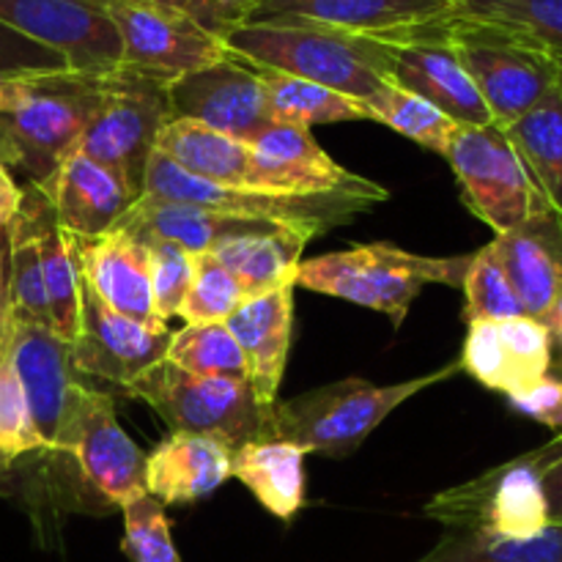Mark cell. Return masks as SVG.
Wrapping results in <instances>:
<instances>
[{
  "label": "cell",
  "mask_w": 562,
  "mask_h": 562,
  "mask_svg": "<svg viewBox=\"0 0 562 562\" xmlns=\"http://www.w3.org/2000/svg\"><path fill=\"white\" fill-rule=\"evenodd\" d=\"M102 77L33 71L0 77V162L42 184L80 148Z\"/></svg>",
  "instance_id": "obj_1"
},
{
  "label": "cell",
  "mask_w": 562,
  "mask_h": 562,
  "mask_svg": "<svg viewBox=\"0 0 562 562\" xmlns=\"http://www.w3.org/2000/svg\"><path fill=\"white\" fill-rule=\"evenodd\" d=\"M225 47L247 64L316 82L357 102L387 86L393 71L390 42L302 20L247 22L225 38Z\"/></svg>",
  "instance_id": "obj_2"
},
{
  "label": "cell",
  "mask_w": 562,
  "mask_h": 562,
  "mask_svg": "<svg viewBox=\"0 0 562 562\" xmlns=\"http://www.w3.org/2000/svg\"><path fill=\"white\" fill-rule=\"evenodd\" d=\"M470 261L472 252L431 258L406 252L390 241H373V245H357L351 250L327 252V256L302 261L294 285L376 311L387 316L395 327H401L412 302L428 283L456 289L464 283Z\"/></svg>",
  "instance_id": "obj_3"
},
{
  "label": "cell",
  "mask_w": 562,
  "mask_h": 562,
  "mask_svg": "<svg viewBox=\"0 0 562 562\" xmlns=\"http://www.w3.org/2000/svg\"><path fill=\"white\" fill-rule=\"evenodd\" d=\"M459 371V362H450L426 376L387 387L366 379H344L296 398L278 401L272 409V434L274 439H285L302 448L307 456L322 453L327 459H349L401 404Z\"/></svg>",
  "instance_id": "obj_4"
},
{
  "label": "cell",
  "mask_w": 562,
  "mask_h": 562,
  "mask_svg": "<svg viewBox=\"0 0 562 562\" xmlns=\"http://www.w3.org/2000/svg\"><path fill=\"white\" fill-rule=\"evenodd\" d=\"M143 195L162 198V201L190 203L209 212L228 214V217L269 223L291 234L305 236L307 241L338 225L351 223L357 214L379 206V198L333 192V195H296V192H269L252 187H220L195 179L176 168L159 151L151 154L143 176Z\"/></svg>",
  "instance_id": "obj_5"
},
{
  "label": "cell",
  "mask_w": 562,
  "mask_h": 562,
  "mask_svg": "<svg viewBox=\"0 0 562 562\" xmlns=\"http://www.w3.org/2000/svg\"><path fill=\"white\" fill-rule=\"evenodd\" d=\"M151 406L170 431L212 437L236 450L252 439H272V409L241 379L198 376L162 360L126 387Z\"/></svg>",
  "instance_id": "obj_6"
},
{
  "label": "cell",
  "mask_w": 562,
  "mask_h": 562,
  "mask_svg": "<svg viewBox=\"0 0 562 562\" xmlns=\"http://www.w3.org/2000/svg\"><path fill=\"white\" fill-rule=\"evenodd\" d=\"M448 38L503 130L562 82L558 55L508 27L453 16Z\"/></svg>",
  "instance_id": "obj_7"
},
{
  "label": "cell",
  "mask_w": 562,
  "mask_h": 562,
  "mask_svg": "<svg viewBox=\"0 0 562 562\" xmlns=\"http://www.w3.org/2000/svg\"><path fill=\"white\" fill-rule=\"evenodd\" d=\"M554 459L543 448L483 472L475 481L439 492L426 505V516L445 525V532H492L505 538L541 536L549 519L543 467Z\"/></svg>",
  "instance_id": "obj_8"
},
{
  "label": "cell",
  "mask_w": 562,
  "mask_h": 562,
  "mask_svg": "<svg viewBox=\"0 0 562 562\" xmlns=\"http://www.w3.org/2000/svg\"><path fill=\"white\" fill-rule=\"evenodd\" d=\"M170 121L168 82L119 66L102 77V93L80 151L108 165L137 198L159 130Z\"/></svg>",
  "instance_id": "obj_9"
},
{
  "label": "cell",
  "mask_w": 562,
  "mask_h": 562,
  "mask_svg": "<svg viewBox=\"0 0 562 562\" xmlns=\"http://www.w3.org/2000/svg\"><path fill=\"white\" fill-rule=\"evenodd\" d=\"M445 159L461 187V201L497 236L549 209L519 151L497 124L459 126Z\"/></svg>",
  "instance_id": "obj_10"
},
{
  "label": "cell",
  "mask_w": 562,
  "mask_h": 562,
  "mask_svg": "<svg viewBox=\"0 0 562 562\" xmlns=\"http://www.w3.org/2000/svg\"><path fill=\"white\" fill-rule=\"evenodd\" d=\"M121 38V66L173 82L228 58V47L187 11L154 0H108Z\"/></svg>",
  "instance_id": "obj_11"
},
{
  "label": "cell",
  "mask_w": 562,
  "mask_h": 562,
  "mask_svg": "<svg viewBox=\"0 0 562 562\" xmlns=\"http://www.w3.org/2000/svg\"><path fill=\"white\" fill-rule=\"evenodd\" d=\"M58 453L75 459L88 486L113 508L146 494V453L119 426L113 395L88 382L71 404Z\"/></svg>",
  "instance_id": "obj_12"
},
{
  "label": "cell",
  "mask_w": 562,
  "mask_h": 562,
  "mask_svg": "<svg viewBox=\"0 0 562 562\" xmlns=\"http://www.w3.org/2000/svg\"><path fill=\"white\" fill-rule=\"evenodd\" d=\"M0 22L58 53L80 75L104 77L121 66L108 0H0Z\"/></svg>",
  "instance_id": "obj_13"
},
{
  "label": "cell",
  "mask_w": 562,
  "mask_h": 562,
  "mask_svg": "<svg viewBox=\"0 0 562 562\" xmlns=\"http://www.w3.org/2000/svg\"><path fill=\"white\" fill-rule=\"evenodd\" d=\"M456 0H263L250 22L302 20L379 42L448 33Z\"/></svg>",
  "instance_id": "obj_14"
},
{
  "label": "cell",
  "mask_w": 562,
  "mask_h": 562,
  "mask_svg": "<svg viewBox=\"0 0 562 562\" xmlns=\"http://www.w3.org/2000/svg\"><path fill=\"white\" fill-rule=\"evenodd\" d=\"M250 165H247V184L252 190L269 192H296V195H333V192H351V195L379 198L390 201V192L382 184L351 170L340 168L305 126L272 124L247 143Z\"/></svg>",
  "instance_id": "obj_15"
},
{
  "label": "cell",
  "mask_w": 562,
  "mask_h": 562,
  "mask_svg": "<svg viewBox=\"0 0 562 562\" xmlns=\"http://www.w3.org/2000/svg\"><path fill=\"white\" fill-rule=\"evenodd\" d=\"M9 360L42 439V453L58 456L71 404L86 384V376L75 368L71 344L42 324L11 322Z\"/></svg>",
  "instance_id": "obj_16"
},
{
  "label": "cell",
  "mask_w": 562,
  "mask_h": 562,
  "mask_svg": "<svg viewBox=\"0 0 562 562\" xmlns=\"http://www.w3.org/2000/svg\"><path fill=\"white\" fill-rule=\"evenodd\" d=\"M170 119H190L250 143L272 126L261 77L247 60L228 58L168 82Z\"/></svg>",
  "instance_id": "obj_17"
},
{
  "label": "cell",
  "mask_w": 562,
  "mask_h": 562,
  "mask_svg": "<svg viewBox=\"0 0 562 562\" xmlns=\"http://www.w3.org/2000/svg\"><path fill=\"white\" fill-rule=\"evenodd\" d=\"M170 329L154 333L140 322L110 311L93 291L82 283L80 296V333L71 344L75 368L82 376L99 379L121 393L132 382L165 360L170 346Z\"/></svg>",
  "instance_id": "obj_18"
},
{
  "label": "cell",
  "mask_w": 562,
  "mask_h": 562,
  "mask_svg": "<svg viewBox=\"0 0 562 562\" xmlns=\"http://www.w3.org/2000/svg\"><path fill=\"white\" fill-rule=\"evenodd\" d=\"M461 371L483 387L516 395L552 371V338L541 318L472 322L467 329Z\"/></svg>",
  "instance_id": "obj_19"
},
{
  "label": "cell",
  "mask_w": 562,
  "mask_h": 562,
  "mask_svg": "<svg viewBox=\"0 0 562 562\" xmlns=\"http://www.w3.org/2000/svg\"><path fill=\"white\" fill-rule=\"evenodd\" d=\"M390 80L417 93L459 126H492L494 119L448 33L393 44Z\"/></svg>",
  "instance_id": "obj_20"
},
{
  "label": "cell",
  "mask_w": 562,
  "mask_h": 562,
  "mask_svg": "<svg viewBox=\"0 0 562 562\" xmlns=\"http://www.w3.org/2000/svg\"><path fill=\"white\" fill-rule=\"evenodd\" d=\"M75 241L80 278L88 291H93L110 311L140 322L154 333L168 329V322H162L154 307L148 252L137 236L126 231H110L99 239Z\"/></svg>",
  "instance_id": "obj_21"
},
{
  "label": "cell",
  "mask_w": 562,
  "mask_h": 562,
  "mask_svg": "<svg viewBox=\"0 0 562 562\" xmlns=\"http://www.w3.org/2000/svg\"><path fill=\"white\" fill-rule=\"evenodd\" d=\"M53 203L58 223L75 239H99L110 234L137 201L135 192L93 157L77 148L47 181L36 184Z\"/></svg>",
  "instance_id": "obj_22"
},
{
  "label": "cell",
  "mask_w": 562,
  "mask_h": 562,
  "mask_svg": "<svg viewBox=\"0 0 562 562\" xmlns=\"http://www.w3.org/2000/svg\"><path fill=\"white\" fill-rule=\"evenodd\" d=\"M294 289L283 285L269 294L250 296L236 307L225 327L239 344L247 362V382L263 406L272 409L278 404L280 384H283L285 360L291 349V329H294Z\"/></svg>",
  "instance_id": "obj_23"
},
{
  "label": "cell",
  "mask_w": 562,
  "mask_h": 562,
  "mask_svg": "<svg viewBox=\"0 0 562 562\" xmlns=\"http://www.w3.org/2000/svg\"><path fill=\"white\" fill-rule=\"evenodd\" d=\"M525 316L547 318L562 296V225L541 212L492 241Z\"/></svg>",
  "instance_id": "obj_24"
},
{
  "label": "cell",
  "mask_w": 562,
  "mask_h": 562,
  "mask_svg": "<svg viewBox=\"0 0 562 562\" xmlns=\"http://www.w3.org/2000/svg\"><path fill=\"white\" fill-rule=\"evenodd\" d=\"M228 445L198 434L170 431L146 453V494L162 505H192L231 477Z\"/></svg>",
  "instance_id": "obj_25"
},
{
  "label": "cell",
  "mask_w": 562,
  "mask_h": 562,
  "mask_svg": "<svg viewBox=\"0 0 562 562\" xmlns=\"http://www.w3.org/2000/svg\"><path fill=\"white\" fill-rule=\"evenodd\" d=\"M22 203L27 206L36 228L38 261H42L44 291L49 305V329L66 344H75L80 333V296L82 278L77 263V241L64 225L58 223L53 203L47 201L36 184L27 181L22 187Z\"/></svg>",
  "instance_id": "obj_26"
},
{
  "label": "cell",
  "mask_w": 562,
  "mask_h": 562,
  "mask_svg": "<svg viewBox=\"0 0 562 562\" xmlns=\"http://www.w3.org/2000/svg\"><path fill=\"white\" fill-rule=\"evenodd\" d=\"M278 225L252 223V220L228 217V214L209 212V209L190 206V203L162 201V198L140 195L124 217L119 220L113 231H126L140 239H165L179 245L190 256H203L214 252L225 239L245 234H261V231H274ZM285 231V228H283Z\"/></svg>",
  "instance_id": "obj_27"
},
{
  "label": "cell",
  "mask_w": 562,
  "mask_h": 562,
  "mask_svg": "<svg viewBox=\"0 0 562 562\" xmlns=\"http://www.w3.org/2000/svg\"><path fill=\"white\" fill-rule=\"evenodd\" d=\"M307 453L285 439H252L231 453V477L280 521H294L305 508Z\"/></svg>",
  "instance_id": "obj_28"
},
{
  "label": "cell",
  "mask_w": 562,
  "mask_h": 562,
  "mask_svg": "<svg viewBox=\"0 0 562 562\" xmlns=\"http://www.w3.org/2000/svg\"><path fill=\"white\" fill-rule=\"evenodd\" d=\"M154 151L168 157L176 168L195 179L220 187H245L250 148L247 143L198 124L190 119H170L159 130Z\"/></svg>",
  "instance_id": "obj_29"
},
{
  "label": "cell",
  "mask_w": 562,
  "mask_h": 562,
  "mask_svg": "<svg viewBox=\"0 0 562 562\" xmlns=\"http://www.w3.org/2000/svg\"><path fill=\"white\" fill-rule=\"evenodd\" d=\"M305 247V236L274 228L225 239L212 256L239 280L247 296H261L283 285H294Z\"/></svg>",
  "instance_id": "obj_30"
},
{
  "label": "cell",
  "mask_w": 562,
  "mask_h": 562,
  "mask_svg": "<svg viewBox=\"0 0 562 562\" xmlns=\"http://www.w3.org/2000/svg\"><path fill=\"white\" fill-rule=\"evenodd\" d=\"M505 135L530 170L549 212L562 225V82L530 113L505 126Z\"/></svg>",
  "instance_id": "obj_31"
},
{
  "label": "cell",
  "mask_w": 562,
  "mask_h": 562,
  "mask_svg": "<svg viewBox=\"0 0 562 562\" xmlns=\"http://www.w3.org/2000/svg\"><path fill=\"white\" fill-rule=\"evenodd\" d=\"M252 69L261 77L272 124L305 126V130H311L316 124H340V121L368 119L357 99L329 91V88L316 86V82L300 80V77L283 75V71L261 69V66H252Z\"/></svg>",
  "instance_id": "obj_32"
},
{
  "label": "cell",
  "mask_w": 562,
  "mask_h": 562,
  "mask_svg": "<svg viewBox=\"0 0 562 562\" xmlns=\"http://www.w3.org/2000/svg\"><path fill=\"white\" fill-rule=\"evenodd\" d=\"M415 562H562V525H549L532 538L445 532L437 547Z\"/></svg>",
  "instance_id": "obj_33"
},
{
  "label": "cell",
  "mask_w": 562,
  "mask_h": 562,
  "mask_svg": "<svg viewBox=\"0 0 562 562\" xmlns=\"http://www.w3.org/2000/svg\"><path fill=\"white\" fill-rule=\"evenodd\" d=\"M366 110L368 121H379V124L390 126L398 135L409 137L412 143L423 146L426 151L448 154L450 140H453L459 124L450 121L448 115L439 113L434 104L420 99L417 93L406 91V88L395 86L393 80L387 86L379 88L373 97L360 102Z\"/></svg>",
  "instance_id": "obj_34"
},
{
  "label": "cell",
  "mask_w": 562,
  "mask_h": 562,
  "mask_svg": "<svg viewBox=\"0 0 562 562\" xmlns=\"http://www.w3.org/2000/svg\"><path fill=\"white\" fill-rule=\"evenodd\" d=\"M11 322L49 327V305L44 291L42 261H38L36 228L27 206L22 203L9 225V269H5Z\"/></svg>",
  "instance_id": "obj_35"
},
{
  "label": "cell",
  "mask_w": 562,
  "mask_h": 562,
  "mask_svg": "<svg viewBox=\"0 0 562 562\" xmlns=\"http://www.w3.org/2000/svg\"><path fill=\"white\" fill-rule=\"evenodd\" d=\"M456 16L508 27L562 58V0H456Z\"/></svg>",
  "instance_id": "obj_36"
},
{
  "label": "cell",
  "mask_w": 562,
  "mask_h": 562,
  "mask_svg": "<svg viewBox=\"0 0 562 562\" xmlns=\"http://www.w3.org/2000/svg\"><path fill=\"white\" fill-rule=\"evenodd\" d=\"M165 360L198 376L241 379L247 382V362L239 344L225 324H187L170 335Z\"/></svg>",
  "instance_id": "obj_37"
},
{
  "label": "cell",
  "mask_w": 562,
  "mask_h": 562,
  "mask_svg": "<svg viewBox=\"0 0 562 562\" xmlns=\"http://www.w3.org/2000/svg\"><path fill=\"white\" fill-rule=\"evenodd\" d=\"M464 322H508V318L525 316L516 291L499 263L497 250L488 241L477 252H472L470 269L464 274Z\"/></svg>",
  "instance_id": "obj_38"
},
{
  "label": "cell",
  "mask_w": 562,
  "mask_h": 562,
  "mask_svg": "<svg viewBox=\"0 0 562 562\" xmlns=\"http://www.w3.org/2000/svg\"><path fill=\"white\" fill-rule=\"evenodd\" d=\"M247 300L250 296L245 294L239 280L212 252H203L195 256V272L179 316L187 324H225V318Z\"/></svg>",
  "instance_id": "obj_39"
},
{
  "label": "cell",
  "mask_w": 562,
  "mask_h": 562,
  "mask_svg": "<svg viewBox=\"0 0 562 562\" xmlns=\"http://www.w3.org/2000/svg\"><path fill=\"white\" fill-rule=\"evenodd\" d=\"M121 514H124L121 552L126 558L132 562H181L162 503L143 494L124 505Z\"/></svg>",
  "instance_id": "obj_40"
},
{
  "label": "cell",
  "mask_w": 562,
  "mask_h": 562,
  "mask_svg": "<svg viewBox=\"0 0 562 562\" xmlns=\"http://www.w3.org/2000/svg\"><path fill=\"white\" fill-rule=\"evenodd\" d=\"M31 453H42V439L33 428L25 393L5 349L0 357V467L14 464L16 459Z\"/></svg>",
  "instance_id": "obj_41"
},
{
  "label": "cell",
  "mask_w": 562,
  "mask_h": 562,
  "mask_svg": "<svg viewBox=\"0 0 562 562\" xmlns=\"http://www.w3.org/2000/svg\"><path fill=\"white\" fill-rule=\"evenodd\" d=\"M140 239V236H137ZM148 252V272H151V291H154V307H157L159 318L170 322L179 316L184 296L190 291L192 272H195V256L181 250L179 245L165 239H140Z\"/></svg>",
  "instance_id": "obj_42"
},
{
  "label": "cell",
  "mask_w": 562,
  "mask_h": 562,
  "mask_svg": "<svg viewBox=\"0 0 562 562\" xmlns=\"http://www.w3.org/2000/svg\"><path fill=\"white\" fill-rule=\"evenodd\" d=\"M69 69L64 58L0 22V77Z\"/></svg>",
  "instance_id": "obj_43"
},
{
  "label": "cell",
  "mask_w": 562,
  "mask_h": 562,
  "mask_svg": "<svg viewBox=\"0 0 562 562\" xmlns=\"http://www.w3.org/2000/svg\"><path fill=\"white\" fill-rule=\"evenodd\" d=\"M261 3L263 0H190L187 14L225 44L236 27L247 25L256 16Z\"/></svg>",
  "instance_id": "obj_44"
},
{
  "label": "cell",
  "mask_w": 562,
  "mask_h": 562,
  "mask_svg": "<svg viewBox=\"0 0 562 562\" xmlns=\"http://www.w3.org/2000/svg\"><path fill=\"white\" fill-rule=\"evenodd\" d=\"M510 409L519 415L530 417V420L541 423V426L562 428V379L558 376H543L541 382L530 384L521 393L508 395Z\"/></svg>",
  "instance_id": "obj_45"
},
{
  "label": "cell",
  "mask_w": 562,
  "mask_h": 562,
  "mask_svg": "<svg viewBox=\"0 0 562 562\" xmlns=\"http://www.w3.org/2000/svg\"><path fill=\"white\" fill-rule=\"evenodd\" d=\"M543 492H547L549 519L552 525H562V450L543 467Z\"/></svg>",
  "instance_id": "obj_46"
},
{
  "label": "cell",
  "mask_w": 562,
  "mask_h": 562,
  "mask_svg": "<svg viewBox=\"0 0 562 562\" xmlns=\"http://www.w3.org/2000/svg\"><path fill=\"white\" fill-rule=\"evenodd\" d=\"M22 206V187L16 184L11 170L0 162V228H9Z\"/></svg>",
  "instance_id": "obj_47"
},
{
  "label": "cell",
  "mask_w": 562,
  "mask_h": 562,
  "mask_svg": "<svg viewBox=\"0 0 562 562\" xmlns=\"http://www.w3.org/2000/svg\"><path fill=\"white\" fill-rule=\"evenodd\" d=\"M543 324H547L549 338H552V371H549V376H562V296L554 302Z\"/></svg>",
  "instance_id": "obj_48"
},
{
  "label": "cell",
  "mask_w": 562,
  "mask_h": 562,
  "mask_svg": "<svg viewBox=\"0 0 562 562\" xmlns=\"http://www.w3.org/2000/svg\"><path fill=\"white\" fill-rule=\"evenodd\" d=\"M11 338V305H9V289H5V280H0V357L9 349Z\"/></svg>",
  "instance_id": "obj_49"
},
{
  "label": "cell",
  "mask_w": 562,
  "mask_h": 562,
  "mask_svg": "<svg viewBox=\"0 0 562 562\" xmlns=\"http://www.w3.org/2000/svg\"><path fill=\"white\" fill-rule=\"evenodd\" d=\"M9 269V228H0V280H5Z\"/></svg>",
  "instance_id": "obj_50"
},
{
  "label": "cell",
  "mask_w": 562,
  "mask_h": 562,
  "mask_svg": "<svg viewBox=\"0 0 562 562\" xmlns=\"http://www.w3.org/2000/svg\"><path fill=\"white\" fill-rule=\"evenodd\" d=\"M154 3L173 5V9H181V11H187V3H190V0H154Z\"/></svg>",
  "instance_id": "obj_51"
},
{
  "label": "cell",
  "mask_w": 562,
  "mask_h": 562,
  "mask_svg": "<svg viewBox=\"0 0 562 562\" xmlns=\"http://www.w3.org/2000/svg\"><path fill=\"white\" fill-rule=\"evenodd\" d=\"M547 448H549V450H552V453H554V456H558V453H560V450H562V434H560V437H554V439H552V442H547Z\"/></svg>",
  "instance_id": "obj_52"
},
{
  "label": "cell",
  "mask_w": 562,
  "mask_h": 562,
  "mask_svg": "<svg viewBox=\"0 0 562 562\" xmlns=\"http://www.w3.org/2000/svg\"><path fill=\"white\" fill-rule=\"evenodd\" d=\"M560 80H562V58H560Z\"/></svg>",
  "instance_id": "obj_53"
},
{
  "label": "cell",
  "mask_w": 562,
  "mask_h": 562,
  "mask_svg": "<svg viewBox=\"0 0 562 562\" xmlns=\"http://www.w3.org/2000/svg\"><path fill=\"white\" fill-rule=\"evenodd\" d=\"M558 379H562V376H558Z\"/></svg>",
  "instance_id": "obj_54"
}]
</instances>
